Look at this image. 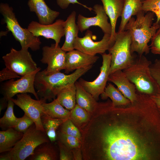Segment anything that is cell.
Masks as SVG:
<instances>
[{
  "mask_svg": "<svg viewBox=\"0 0 160 160\" xmlns=\"http://www.w3.org/2000/svg\"><path fill=\"white\" fill-rule=\"evenodd\" d=\"M90 117L82 135L85 159L143 160L160 159V145L147 141L118 119L116 108H100Z\"/></svg>",
  "mask_w": 160,
  "mask_h": 160,
  "instance_id": "1",
  "label": "cell"
},
{
  "mask_svg": "<svg viewBox=\"0 0 160 160\" xmlns=\"http://www.w3.org/2000/svg\"><path fill=\"white\" fill-rule=\"evenodd\" d=\"M142 11L128 21L125 27V31H129L131 38L130 47L131 53L136 52L139 55L148 54L150 46L148 44L159 28L158 23L152 24L155 16L151 12L145 14Z\"/></svg>",
  "mask_w": 160,
  "mask_h": 160,
  "instance_id": "2",
  "label": "cell"
},
{
  "mask_svg": "<svg viewBox=\"0 0 160 160\" xmlns=\"http://www.w3.org/2000/svg\"><path fill=\"white\" fill-rule=\"evenodd\" d=\"M92 66L77 69L69 75L58 72L47 75L43 71L36 74L34 82L35 88L40 99L46 101L55 99L58 93L65 87L75 83L77 80L92 68Z\"/></svg>",
  "mask_w": 160,
  "mask_h": 160,
  "instance_id": "3",
  "label": "cell"
},
{
  "mask_svg": "<svg viewBox=\"0 0 160 160\" xmlns=\"http://www.w3.org/2000/svg\"><path fill=\"white\" fill-rule=\"evenodd\" d=\"M151 62L142 55L135 56L132 64L123 71L139 92L151 96L159 94L157 85L151 73Z\"/></svg>",
  "mask_w": 160,
  "mask_h": 160,
  "instance_id": "4",
  "label": "cell"
},
{
  "mask_svg": "<svg viewBox=\"0 0 160 160\" xmlns=\"http://www.w3.org/2000/svg\"><path fill=\"white\" fill-rule=\"evenodd\" d=\"M13 10L8 4L0 3V12L8 31H11L16 40L20 42L22 49L30 48L33 51L39 49L41 43L39 37L34 36L28 28L20 26Z\"/></svg>",
  "mask_w": 160,
  "mask_h": 160,
  "instance_id": "5",
  "label": "cell"
},
{
  "mask_svg": "<svg viewBox=\"0 0 160 160\" xmlns=\"http://www.w3.org/2000/svg\"><path fill=\"white\" fill-rule=\"evenodd\" d=\"M131 38L129 30L116 32L115 42L108 50L111 55L110 75L123 70L133 62L135 55L131 52Z\"/></svg>",
  "mask_w": 160,
  "mask_h": 160,
  "instance_id": "6",
  "label": "cell"
},
{
  "mask_svg": "<svg viewBox=\"0 0 160 160\" xmlns=\"http://www.w3.org/2000/svg\"><path fill=\"white\" fill-rule=\"evenodd\" d=\"M49 141L45 132L37 129L34 123L11 150L6 152L8 160H25L33 154L37 146Z\"/></svg>",
  "mask_w": 160,
  "mask_h": 160,
  "instance_id": "7",
  "label": "cell"
},
{
  "mask_svg": "<svg viewBox=\"0 0 160 160\" xmlns=\"http://www.w3.org/2000/svg\"><path fill=\"white\" fill-rule=\"evenodd\" d=\"M5 68L13 74L23 77L38 69L28 49L17 50L12 48L10 52L2 57Z\"/></svg>",
  "mask_w": 160,
  "mask_h": 160,
  "instance_id": "8",
  "label": "cell"
},
{
  "mask_svg": "<svg viewBox=\"0 0 160 160\" xmlns=\"http://www.w3.org/2000/svg\"><path fill=\"white\" fill-rule=\"evenodd\" d=\"M41 69L39 67L36 70L16 80L11 79L4 83L2 87L3 95L2 98L8 102L15 95L30 93L32 94L37 100H39L35 89L34 82L36 74Z\"/></svg>",
  "mask_w": 160,
  "mask_h": 160,
  "instance_id": "9",
  "label": "cell"
},
{
  "mask_svg": "<svg viewBox=\"0 0 160 160\" xmlns=\"http://www.w3.org/2000/svg\"><path fill=\"white\" fill-rule=\"evenodd\" d=\"M111 36L110 34L104 33L101 40L95 41L93 39L96 40L97 36L88 29L83 37L78 36L76 38L74 44V49L91 55H101L111 47L110 43Z\"/></svg>",
  "mask_w": 160,
  "mask_h": 160,
  "instance_id": "10",
  "label": "cell"
},
{
  "mask_svg": "<svg viewBox=\"0 0 160 160\" xmlns=\"http://www.w3.org/2000/svg\"><path fill=\"white\" fill-rule=\"evenodd\" d=\"M101 55L103 59L102 65L100 68V74L97 78L92 81H86L82 78H80L78 81L81 86L97 100L99 96L104 92L110 75L111 55L109 53H104Z\"/></svg>",
  "mask_w": 160,
  "mask_h": 160,
  "instance_id": "11",
  "label": "cell"
},
{
  "mask_svg": "<svg viewBox=\"0 0 160 160\" xmlns=\"http://www.w3.org/2000/svg\"><path fill=\"white\" fill-rule=\"evenodd\" d=\"M11 99L33 121L37 129L44 132L41 116L43 111L42 104L46 101L42 99L34 100L27 93L17 94L16 99L12 98Z\"/></svg>",
  "mask_w": 160,
  "mask_h": 160,
  "instance_id": "12",
  "label": "cell"
},
{
  "mask_svg": "<svg viewBox=\"0 0 160 160\" xmlns=\"http://www.w3.org/2000/svg\"><path fill=\"white\" fill-rule=\"evenodd\" d=\"M42 50V57L40 61L47 65V68L43 70L46 75H49L64 70L66 52L59 45L56 47L55 44H52L50 46L43 47Z\"/></svg>",
  "mask_w": 160,
  "mask_h": 160,
  "instance_id": "13",
  "label": "cell"
},
{
  "mask_svg": "<svg viewBox=\"0 0 160 160\" xmlns=\"http://www.w3.org/2000/svg\"><path fill=\"white\" fill-rule=\"evenodd\" d=\"M65 21L59 19L52 24H42L33 21L28 27V30L35 36H42L47 39H52L55 41V45H59L61 38L65 35Z\"/></svg>",
  "mask_w": 160,
  "mask_h": 160,
  "instance_id": "14",
  "label": "cell"
},
{
  "mask_svg": "<svg viewBox=\"0 0 160 160\" xmlns=\"http://www.w3.org/2000/svg\"><path fill=\"white\" fill-rule=\"evenodd\" d=\"M93 10L96 15L92 17H86L79 14L77 18V24L79 31L82 33L92 26L100 27L104 33L111 35L112 27L108 21V17L106 13L103 6L96 4L94 6Z\"/></svg>",
  "mask_w": 160,
  "mask_h": 160,
  "instance_id": "15",
  "label": "cell"
},
{
  "mask_svg": "<svg viewBox=\"0 0 160 160\" xmlns=\"http://www.w3.org/2000/svg\"><path fill=\"white\" fill-rule=\"evenodd\" d=\"M99 58L97 56L87 54L73 49L66 53L65 73L92 66Z\"/></svg>",
  "mask_w": 160,
  "mask_h": 160,
  "instance_id": "16",
  "label": "cell"
},
{
  "mask_svg": "<svg viewBox=\"0 0 160 160\" xmlns=\"http://www.w3.org/2000/svg\"><path fill=\"white\" fill-rule=\"evenodd\" d=\"M108 81L115 84L132 103L136 100L137 94L136 87L127 78L123 70H118L110 74Z\"/></svg>",
  "mask_w": 160,
  "mask_h": 160,
  "instance_id": "17",
  "label": "cell"
},
{
  "mask_svg": "<svg viewBox=\"0 0 160 160\" xmlns=\"http://www.w3.org/2000/svg\"><path fill=\"white\" fill-rule=\"evenodd\" d=\"M27 4L30 11L35 12L39 22L42 24L52 23L60 14L59 12L51 9L44 0H29Z\"/></svg>",
  "mask_w": 160,
  "mask_h": 160,
  "instance_id": "18",
  "label": "cell"
},
{
  "mask_svg": "<svg viewBox=\"0 0 160 160\" xmlns=\"http://www.w3.org/2000/svg\"><path fill=\"white\" fill-rule=\"evenodd\" d=\"M105 11L109 18L112 27L110 39L111 47L115 42L116 28L117 19L122 15L124 0H100Z\"/></svg>",
  "mask_w": 160,
  "mask_h": 160,
  "instance_id": "19",
  "label": "cell"
},
{
  "mask_svg": "<svg viewBox=\"0 0 160 160\" xmlns=\"http://www.w3.org/2000/svg\"><path fill=\"white\" fill-rule=\"evenodd\" d=\"M76 13L73 11L68 16L64 27L65 39L61 47L65 52L74 49V44L76 38L78 36L79 29L76 23Z\"/></svg>",
  "mask_w": 160,
  "mask_h": 160,
  "instance_id": "20",
  "label": "cell"
},
{
  "mask_svg": "<svg viewBox=\"0 0 160 160\" xmlns=\"http://www.w3.org/2000/svg\"><path fill=\"white\" fill-rule=\"evenodd\" d=\"M76 87V104L90 113H93L97 109L98 103L89 93L87 91L78 81L75 83Z\"/></svg>",
  "mask_w": 160,
  "mask_h": 160,
  "instance_id": "21",
  "label": "cell"
},
{
  "mask_svg": "<svg viewBox=\"0 0 160 160\" xmlns=\"http://www.w3.org/2000/svg\"><path fill=\"white\" fill-rule=\"evenodd\" d=\"M142 11V3L141 0H124L121 20L118 32L124 31L130 19Z\"/></svg>",
  "mask_w": 160,
  "mask_h": 160,
  "instance_id": "22",
  "label": "cell"
},
{
  "mask_svg": "<svg viewBox=\"0 0 160 160\" xmlns=\"http://www.w3.org/2000/svg\"><path fill=\"white\" fill-rule=\"evenodd\" d=\"M23 133L11 128L0 131V153L10 151L22 138Z\"/></svg>",
  "mask_w": 160,
  "mask_h": 160,
  "instance_id": "23",
  "label": "cell"
},
{
  "mask_svg": "<svg viewBox=\"0 0 160 160\" xmlns=\"http://www.w3.org/2000/svg\"><path fill=\"white\" fill-rule=\"evenodd\" d=\"M52 142L49 141L41 144L35 149L33 154L28 157L30 160H55L59 158Z\"/></svg>",
  "mask_w": 160,
  "mask_h": 160,
  "instance_id": "24",
  "label": "cell"
},
{
  "mask_svg": "<svg viewBox=\"0 0 160 160\" xmlns=\"http://www.w3.org/2000/svg\"><path fill=\"white\" fill-rule=\"evenodd\" d=\"M42 113L54 119H67L70 118V111L65 108L57 98L52 102L42 104Z\"/></svg>",
  "mask_w": 160,
  "mask_h": 160,
  "instance_id": "25",
  "label": "cell"
},
{
  "mask_svg": "<svg viewBox=\"0 0 160 160\" xmlns=\"http://www.w3.org/2000/svg\"><path fill=\"white\" fill-rule=\"evenodd\" d=\"M76 88L75 83L62 89L57 94L56 98L63 107L71 111L76 104Z\"/></svg>",
  "mask_w": 160,
  "mask_h": 160,
  "instance_id": "26",
  "label": "cell"
},
{
  "mask_svg": "<svg viewBox=\"0 0 160 160\" xmlns=\"http://www.w3.org/2000/svg\"><path fill=\"white\" fill-rule=\"evenodd\" d=\"M101 95L103 99L110 98L112 101V105L114 107L128 105L131 103L117 88L110 83H108L104 92Z\"/></svg>",
  "mask_w": 160,
  "mask_h": 160,
  "instance_id": "27",
  "label": "cell"
},
{
  "mask_svg": "<svg viewBox=\"0 0 160 160\" xmlns=\"http://www.w3.org/2000/svg\"><path fill=\"white\" fill-rule=\"evenodd\" d=\"M66 120L53 118L42 113L41 120L42 125L45 132L51 142L53 143L57 140L56 131Z\"/></svg>",
  "mask_w": 160,
  "mask_h": 160,
  "instance_id": "28",
  "label": "cell"
},
{
  "mask_svg": "<svg viewBox=\"0 0 160 160\" xmlns=\"http://www.w3.org/2000/svg\"><path fill=\"white\" fill-rule=\"evenodd\" d=\"M14 104L11 99L8 100L7 110L3 116L0 119V127L4 130L10 128H14L17 124L18 118L14 114Z\"/></svg>",
  "mask_w": 160,
  "mask_h": 160,
  "instance_id": "29",
  "label": "cell"
},
{
  "mask_svg": "<svg viewBox=\"0 0 160 160\" xmlns=\"http://www.w3.org/2000/svg\"><path fill=\"white\" fill-rule=\"evenodd\" d=\"M70 112V119L78 124L86 123L90 119V113L77 104Z\"/></svg>",
  "mask_w": 160,
  "mask_h": 160,
  "instance_id": "30",
  "label": "cell"
},
{
  "mask_svg": "<svg viewBox=\"0 0 160 160\" xmlns=\"http://www.w3.org/2000/svg\"><path fill=\"white\" fill-rule=\"evenodd\" d=\"M142 10L145 12H151L156 17V22L158 23L160 20V0H143Z\"/></svg>",
  "mask_w": 160,
  "mask_h": 160,
  "instance_id": "31",
  "label": "cell"
},
{
  "mask_svg": "<svg viewBox=\"0 0 160 160\" xmlns=\"http://www.w3.org/2000/svg\"><path fill=\"white\" fill-rule=\"evenodd\" d=\"M57 140L70 150L77 148L79 146V139L67 135L60 131L57 132Z\"/></svg>",
  "mask_w": 160,
  "mask_h": 160,
  "instance_id": "32",
  "label": "cell"
},
{
  "mask_svg": "<svg viewBox=\"0 0 160 160\" xmlns=\"http://www.w3.org/2000/svg\"><path fill=\"white\" fill-rule=\"evenodd\" d=\"M60 131L67 135L76 137L79 139L81 138V135L77 128L70 119L66 120L60 126Z\"/></svg>",
  "mask_w": 160,
  "mask_h": 160,
  "instance_id": "33",
  "label": "cell"
},
{
  "mask_svg": "<svg viewBox=\"0 0 160 160\" xmlns=\"http://www.w3.org/2000/svg\"><path fill=\"white\" fill-rule=\"evenodd\" d=\"M34 123L33 121L24 113L22 117L18 118L17 124L14 128L19 132L24 133Z\"/></svg>",
  "mask_w": 160,
  "mask_h": 160,
  "instance_id": "34",
  "label": "cell"
},
{
  "mask_svg": "<svg viewBox=\"0 0 160 160\" xmlns=\"http://www.w3.org/2000/svg\"><path fill=\"white\" fill-rule=\"evenodd\" d=\"M151 75L154 79L160 94V59H156L150 66Z\"/></svg>",
  "mask_w": 160,
  "mask_h": 160,
  "instance_id": "35",
  "label": "cell"
},
{
  "mask_svg": "<svg viewBox=\"0 0 160 160\" xmlns=\"http://www.w3.org/2000/svg\"><path fill=\"white\" fill-rule=\"evenodd\" d=\"M150 50L154 54L160 55V31L158 30L151 39Z\"/></svg>",
  "mask_w": 160,
  "mask_h": 160,
  "instance_id": "36",
  "label": "cell"
},
{
  "mask_svg": "<svg viewBox=\"0 0 160 160\" xmlns=\"http://www.w3.org/2000/svg\"><path fill=\"white\" fill-rule=\"evenodd\" d=\"M58 145L59 150V160H71L73 159L72 154L70 150L67 148L63 144L59 141Z\"/></svg>",
  "mask_w": 160,
  "mask_h": 160,
  "instance_id": "37",
  "label": "cell"
},
{
  "mask_svg": "<svg viewBox=\"0 0 160 160\" xmlns=\"http://www.w3.org/2000/svg\"><path fill=\"white\" fill-rule=\"evenodd\" d=\"M57 3L58 5L63 9H67L71 4H77L81 5L90 11L93 10V8L89 7L80 3L77 0H57Z\"/></svg>",
  "mask_w": 160,
  "mask_h": 160,
  "instance_id": "38",
  "label": "cell"
},
{
  "mask_svg": "<svg viewBox=\"0 0 160 160\" xmlns=\"http://www.w3.org/2000/svg\"><path fill=\"white\" fill-rule=\"evenodd\" d=\"M21 77L13 74L6 68H3L0 71V81L1 82Z\"/></svg>",
  "mask_w": 160,
  "mask_h": 160,
  "instance_id": "39",
  "label": "cell"
},
{
  "mask_svg": "<svg viewBox=\"0 0 160 160\" xmlns=\"http://www.w3.org/2000/svg\"><path fill=\"white\" fill-rule=\"evenodd\" d=\"M150 97L158 107L160 108V94H156Z\"/></svg>",
  "mask_w": 160,
  "mask_h": 160,
  "instance_id": "40",
  "label": "cell"
},
{
  "mask_svg": "<svg viewBox=\"0 0 160 160\" xmlns=\"http://www.w3.org/2000/svg\"><path fill=\"white\" fill-rule=\"evenodd\" d=\"M7 105L8 102L5 101L1 98L0 100V113L3 110L7 107Z\"/></svg>",
  "mask_w": 160,
  "mask_h": 160,
  "instance_id": "41",
  "label": "cell"
},
{
  "mask_svg": "<svg viewBox=\"0 0 160 160\" xmlns=\"http://www.w3.org/2000/svg\"><path fill=\"white\" fill-rule=\"evenodd\" d=\"M159 28L158 30L159 31H160V20L159 22Z\"/></svg>",
  "mask_w": 160,
  "mask_h": 160,
  "instance_id": "42",
  "label": "cell"
},
{
  "mask_svg": "<svg viewBox=\"0 0 160 160\" xmlns=\"http://www.w3.org/2000/svg\"><path fill=\"white\" fill-rule=\"evenodd\" d=\"M141 1L143 0H141Z\"/></svg>",
  "mask_w": 160,
  "mask_h": 160,
  "instance_id": "43",
  "label": "cell"
}]
</instances>
